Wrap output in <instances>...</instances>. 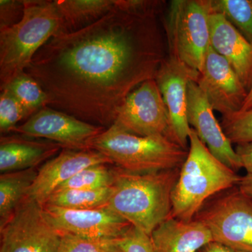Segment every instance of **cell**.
Returning a JSON list of instances; mask_svg holds the SVG:
<instances>
[{"mask_svg":"<svg viewBox=\"0 0 252 252\" xmlns=\"http://www.w3.org/2000/svg\"><path fill=\"white\" fill-rule=\"evenodd\" d=\"M161 61L153 14L114 8L53 36L25 72L45 91L48 107L108 128L128 94L155 79Z\"/></svg>","mask_w":252,"mask_h":252,"instance_id":"cell-1","label":"cell"},{"mask_svg":"<svg viewBox=\"0 0 252 252\" xmlns=\"http://www.w3.org/2000/svg\"><path fill=\"white\" fill-rule=\"evenodd\" d=\"M181 167L137 173L114 165V182L109 208L132 226L150 236L171 216L172 193Z\"/></svg>","mask_w":252,"mask_h":252,"instance_id":"cell-2","label":"cell"},{"mask_svg":"<svg viewBox=\"0 0 252 252\" xmlns=\"http://www.w3.org/2000/svg\"><path fill=\"white\" fill-rule=\"evenodd\" d=\"M188 156L172 193L171 217L190 221L207 199L233 188L241 177L214 157L191 128Z\"/></svg>","mask_w":252,"mask_h":252,"instance_id":"cell-3","label":"cell"},{"mask_svg":"<svg viewBox=\"0 0 252 252\" xmlns=\"http://www.w3.org/2000/svg\"><path fill=\"white\" fill-rule=\"evenodd\" d=\"M22 19L0 30V89L25 72L36 53L53 36L63 32L54 1L23 0Z\"/></svg>","mask_w":252,"mask_h":252,"instance_id":"cell-4","label":"cell"},{"mask_svg":"<svg viewBox=\"0 0 252 252\" xmlns=\"http://www.w3.org/2000/svg\"><path fill=\"white\" fill-rule=\"evenodd\" d=\"M91 150L108 157L114 165L137 173L182 167L188 150L167 137H142L113 124L91 141Z\"/></svg>","mask_w":252,"mask_h":252,"instance_id":"cell-5","label":"cell"},{"mask_svg":"<svg viewBox=\"0 0 252 252\" xmlns=\"http://www.w3.org/2000/svg\"><path fill=\"white\" fill-rule=\"evenodd\" d=\"M207 1L175 0L170 4L168 32L172 56L200 73L210 46Z\"/></svg>","mask_w":252,"mask_h":252,"instance_id":"cell-6","label":"cell"},{"mask_svg":"<svg viewBox=\"0 0 252 252\" xmlns=\"http://www.w3.org/2000/svg\"><path fill=\"white\" fill-rule=\"evenodd\" d=\"M194 220L206 225L214 241L235 251L252 252V200L239 189H230L203 205Z\"/></svg>","mask_w":252,"mask_h":252,"instance_id":"cell-7","label":"cell"},{"mask_svg":"<svg viewBox=\"0 0 252 252\" xmlns=\"http://www.w3.org/2000/svg\"><path fill=\"white\" fill-rule=\"evenodd\" d=\"M0 252H59L61 234L46 220L43 207L26 198L0 228Z\"/></svg>","mask_w":252,"mask_h":252,"instance_id":"cell-8","label":"cell"},{"mask_svg":"<svg viewBox=\"0 0 252 252\" xmlns=\"http://www.w3.org/2000/svg\"><path fill=\"white\" fill-rule=\"evenodd\" d=\"M114 124L134 135L162 136L176 143L168 112L155 79L144 81L128 94Z\"/></svg>","mask_w":252,"mask_h":252,"instance_id":"cell-9","label":"cell"},{"mask_svg":"<svg viewBox=\"0 0 252 252\" xmlns=\"http://www.w3.org/2000/svg\"><path fill=\"white\" fill-rule=\"evenodd\" d=\"M106 129L46 106L26 122L16 126L12 132L52 141L63 149L85 151L91 150V141Z\"/></svg>","mask_w":252,"mask_h":252,"instance_id":"cell-10","label":"cell"},{"mask_svg":"<svg viewBox=\"0 0 252 252\" xmlns=\"http://www.w3.org/2000/svg\"><path fill=\"white\" fill-rule=\"evenodd\" d=\"M46 220L59 233L94 239L119 240L132 226L108 207L72 210L43 205Z\"/></svg>","mask_w":252,"mask_h":252,"instance_id":"cell-11","label":"cell"},{"mask_svg":"<svg viewBox=\"0 0 252 252\" xmlns=\"http://www.w3.org/2000/svg\"><path fill=\"white\" fill-rule=\"evenodd\" d=\"M199 74L171 56L162 60L155 77L168 112L174 139L186 150L191 130L187 117V87L190 80H198Z\"/></svg>","mask_w":252,"mask_h":252,"instance_id":"cell-12","label":"cell"},{"mask_svg":"<svg viewBox=\"0 0 252 252\" xmlns=\"http://www.w3.org/2000/svg\"><path fill=\"white\" fill-rule=\"evenodd\" d=\"M196 82L213 110L223 117L240 112L248 94L229 63L211 46Z\"/></svg>","mask_w":252,"mask_h":252,"instance_id":"cell-13","label":"cell"},{"mask_svg":"<svg viewBox=\"0 0 252 252\" xmlns=\"http://www.w3.org/2000/svg\"><path fill=\"white\" fill-rule=\"evenodd\" d=\"M213 109L196 80L189 81L187 87V117L200 140L214 157L234 171L243 167L240 158L217 122Z\"/></svg>","mask_w":252,"mask_h":252,"instance_id":"cell-14","label":"cell"},{"mask_svg":"<svg viewBox=\"0 0 252 252\" xmlns=\"http://www.w3.org/2000/svg\"><path fill=\"white\" fill-rule=\"evenodd\" d=\"M102 164L114 165L108 157L97 151L63 149L39 167L26 198L43 206L60 185L86 167Z\"/></svg>","mask_w":252,"mask_h":252,"instance_id":"cell-15","label":"cell"},{"mask_svg":"<svg viewBox=\"0 0 252 252\" xmlns=\"http://www.w3.org/2000/svg\"><path fill=\"white\" fill-rule=\"evenodd\" d=\"M209 27L210 46L229 63L248 92L252 81V44L223 15L210 11Z\"/></svg>","mask_w":252,"mask_h":252,"instance_id":"cell-16","label":"cell"},{"mask_svg":"<svg viewBox=\"0 0 252 252\" xmlns=\"http://www.w3.org/2000/svg\"><path fill=\"white\" fill-rule=\"evenodd\" d=\"M150 238L153 252H198L214 241L203 222L184 221L171 216L158 225Z\"/></svg>","mask_w":252,"mask_h":252,"instance_id":"cell-17","label":"cell"},{"mask_svg":"<svg viewBox=\"0 0 252 252\" xmlns=\"http://www.w3.org/2000/svg\"><path fill=\"white\" fill-rule=\"evenodd\" d=\"M52 141H37L20 136H1L0 139V171H18L37 167L62 151Z\"/></svg>","mask_w":252,"mask_h":252,"instance_id":"cell-18","label":"cell"},{"mask_svg":"<svg viewBox=\"0 0 252 252\" xmlns=\"http://www.w3.org/2000/svg\"><path fill=\"white\" fill-rule=\"evenodd\" d=\"M63 18V32L78 31L115 8L114 0H55Z\"/></svg>","mask_w":252,"mask_h":252,"instance_id":"cell-19","label":"cell"},{"mask_svg":"<svg viewBox=\"0 0 252 252\" xmlns=\"http://www.w3.org/2000/svg\"><path fill=\"white\" fill-rule=\"evenodd\" d=\"M39 168L4 172L0 175V228L10 220L37 176Z\"/></svg>","mask_w":252,"mask_h":252,"instance_id":"cell-20","label":"cell"},{"mask_svg":"<svg viewBox=\"0 0 252 252\" xmlns=\"http://www.w3.org/2000/svg\"><path fill=\"white\" fill-rule=\"evenodd\" d=\"M112 193V187L93 190L69 189L60 190L54 192L44 205L72 210L101 208L108 206Z\"/></svg>","mask_w":252,"mask_h":252,"instance_id":"cell-21","label":"cell"},{"mask_svg":"<svg viewBox=\"0 0 252 252\" xmlns=\"http://www.w3.org/2000/svg\"><path fill=\"white\" fill-rule=\"evenodd\" d=\"M0 89H6L14 96L27 113L28 119L49 103L45 91L26 72L18 74Z\"/></svg>","mask_w":252,"mask_h":252,"instance_id":"cell-22","label":"cell"},{"mask_svg":"<svg viewBox=\"0 0 252 252\" xmlns=\"http://www.w3.org/2000/svg\"><path fill=\"white\" fill-rule=\"evenodd\" d=\"M212 12L223 15L252 44V0H209Z\"/></svg>","mask_w":252,"mask_h":252,"instance_id":"cell-23","label":"cell"},{"mask_svg":"<svg viewBox=\"0 0 252 252\" xmlns=\"http://www.w3.org/2000/svg\"><path fill=\"white\" fill-rule=\"evenodd\" d=\"M110 165H112L102 164L86 167L60 185L55 192L69 189L93 190L111 187L114 176L113 166Z\"/></svg>","mask_w":252,"mask_h":252,"instance_id":"cell-24","label":"cell"},{"mask_svg":"<svg viewBox=\"0 0 252 252\" xmlns=\"http://www.w3.org/2000/svg\"><path fill=\"white\" fill-rule=\"evenodd\" d=\"M61 234L59 252H124L119 240L83 238L68 233Z\"/></svg>","mask_w":252,"mask_h":252,"instance_id":"cell-25","label":"cell"},{"mask_svg":"<svg viewBox=\"0 0 252 252\" xmlns=\"http://www.w3.org/2000/svg\"><path fill=\"white\" fill-rule=\"evenodd\" d=\"M220 126L231 143L252 142V109L223 117Z\"/></svg>","mask_w":252,"mask_h":252,"instance_id":"cell-26","label":"cell"},{"mask_svg":"<svg viewBox=\"0 0 252 252\" xmlns=\"http://www.w3.org/2000/svg\"><path fill=\"white\" fill-rule=\"evenodd\" d=\"M27 113L14 95L6 89L0 94V132L7 134L12 132L18 122L28 119Z\"/></svg>","mask_w":252,"mask_h":252,"instance_id":"cell-27","label":"cell"},{"mask_svg":"<svg viewBox=\"0 0 252 252\" xmlns=\"http://www.w3.org/2000/svg\"><path fill=\"white\" fill-rule=\"evenodd\" d=\"M119 242L124 252H153L150 236L132 225Z\"/></svg>","mask_w":252,"mask_h":252,"instance_id":"cell-28","label":"cell"},{"mask_svg":"<svg viewBox=\"0 0 252 252\" xmlns=\"http://www.w3.org/2000/svg\"><path fill=\"white\" fill-rule=\"evenodd\" d=\"M24 12L23 0L0 1V30L11 27L22 19Z\"/></svg>","mask_w":252,"mask_h":252,"instance_id":"cell-29","label":"cell"},{"mask_svg":"<svg viewBox=\"0 0 252 252\" xmlns=\"http://www.w3.org/2000/svg\"><path fill=\"white\" fill-rule=\"evenodd\" d=\"M235 152L247 174L252 175V142L238 144Z\"/></svg>","mask_w":252,"mask_h":252,"instance_id":"cell-30","label":"cell"},{"mask_svg":"<svg viewBox=\"0 0 252 252\" xmlns=\"http://www.w3.org/2000/svg\"><path fill=\"white\" fill-rule=\"evenodd\" d=\"M238 186L239 190L252 200V175L247 174L241 177Z\"/></svg>","mask_w":252,"mask_h":252,"instance_id":"cell-31","label":"cell"},{"mask_svg":"<svg viewBox=\"0 0 252 252\" xmlns=\"http://www.w3.org/2000/svg\"><path fill=\"white\" fill-rule=\"evenodd\" d=\"M198 252H235L223 244L212 241L203 247Z\"/></svg>","mask_w":252,"mask_h":252,"instance_id":"cell-32","label":"cell"},{"mask_svg":"<svg viewBox=\"0 0 252 252\" xmlns=\"http://www.w3.org/2000/svg\"><path fill=\"white\" fill-rule=\"evenodd\" d=\"M252 109V81L250 89H249L248 94H247L246 98L245 99L243 107L240 109V112H245V111L250 110Z\"/></svg>","mask_w":252,"mask_h":252,"instance_id":"cell-33","label":"cell"},{"mask_svg":"<svg viewBox=\"0 0 252 252\" xmlns=\"http://www.w3.org/2000/svg\"><path fill=\"white\" fill-rule=\"evenodd\" d=\"M235 251V250H234ZM235 252H240V251H235Z\"/></svg>","mask_w":252,"mask_h":252,"instance_id":"cell-34","label":"cell"}]
</instances>
